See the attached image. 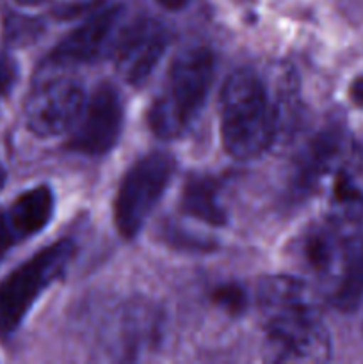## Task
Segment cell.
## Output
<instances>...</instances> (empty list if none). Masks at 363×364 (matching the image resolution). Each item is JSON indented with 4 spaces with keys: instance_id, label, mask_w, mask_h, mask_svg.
<instances>
[{
    "instance_id": "cell-1",
    "label": "cell",
    "mask_w": 363,
    "mask_h": 364,
    "mask_svg": "<svg viewBox=\"0 0 363 364\" xmlns=\"http://www.w3.org/2000/svg\"><path fill=\"white\" fill-rule=\"evenodd\" d=\"M258 306L269 358L278 363H324L331 340L313 295L302 281L270 276L258 284Z\"/></svg>"
},
{
    "instance_id": "cell-2",
    "label": "cell",
    "mask_w": 363,
    "mask_h": 364,
    "mask_svg": "<svg viewBox=\"0 0 363 364\" xmlns=\"http://www.w3.org/2000/svg\"><path fill=\"white\" fill-rule=\"evenodd\" d=\"M216 73L206 46L184 50L171 64L166 82L148 110V124L160 139L182 137L205 107Z\"/></svg>"
},
{
    "instance_id": "cell-3",
    "label": "cell",
    "mask_w": 363,
    "mask_h": 364,
    "mask_svg": "<svg viewBox=\"0 0 363 364\" xmlns=\"http://www.w3.org/2000/svg\"><path fill=\"white\" fill-rule=\"evenodd\" d=\"M221 135L235 160H253L274 142L267 84L251 70H237L221 91Z\"/></svg>"
},
{
    "instance_id": "cell-4",
    "label": "cell",
    "mask_w": 363,
    "mask_h": 364,
    "mask_svg": "<svg viewBox=\"0 0 363 364\" xmlns=\"http://www.w3.org/2000/svg\"><path fill=\"white\" fill-rule=\"evenodd\" d=\"M77 247L63 238L41 249L0 283V336H9L20 327L39 295L66 272Z\"/></svg>"
},
{
    "instance_id": "cell-5",
    "label": "cell",
    "mask_w": 363,
    "mask_h": 364,
    "mask_svg": "<svg viewBox=\"0 0 363 364\" xmlns=\"http://www.w3.org/2000/svg\"><path fill=\"white\" fill-rule=\"evenodd\" d=\"M174 173L167 153H149L134 164L121 180L114 199V224L123 238H134L162 198Z\"/></svg>"
},
{
    "instance_id": "cell-6",
    "label": "cell",
    "mask_w": 363,
    "mask_h": 364,
    "mask_svg": "<svg viewBox=\"0 0 363 364\" xmlns=\"http://www.w3.org/2000/svg\"><path fill=\"white\" fill-rule=\"evenodd\" d=\"M84 107V89L77 80L43 78L25 100V124L38 137H57L77 127Z\"/></svg>"
},
{
    "instance_id": "cell-7",
    "label": "cell",
    "mask_w": 363,
    "mask_h": 364,
    "mask_svg": "<svg viewBox=\"0 0 363 364\" xmlns=\"http://www.w3.org/2000/svg\"><path fill=\"white\" fill-rule=\"evenodd\" d=\"M123 130V102L117 89L102 84L85 102L68 148L88 156H102L120 141Z\"/></svg>"
},
{
    "instance_id": "cell-8",
    "label": "cell",
    "mask_w": 363,
    "mask_h": 364,
    "mask_svg": "<svg viewBox=\"0 0 363 364\" xmlns=\"http://www.w3.org/2000/svg\"><path fill=\"white\" fill-rule=\"evenodd\" d=\"M167 32L159 21L139 20L123 28L114 43L117 73L130 85H142L167 48Z\"/></svg>"
},
{
    "instance_id": "cell-9",
    "label": "cell",
    "mask_w": 363,
    "mask_h": 364,
    "mask_svg": "<svg viewBox=\"0 0 363 364\" xmlns=\"http://www.w3.org/2000/svg\"><path fill=\"white\" fill-rule=\"evenodd\" d=\"M121 18V7L112 6L98 11L82 25L70 32L63 41L46 57L45 70L60 66H73V64L93 63L102 57L110 46L114 48L117 34V23Z\"/></svg>"
},
{
    "instance_id": "cell-10",
    "label": "cell",
    "mask_w": 363,
    "mask_h": 364,
    "mask_svg": "<svg viewBox=\"0 0 363 364\" xmlns=\"http://www.w3.org/2000/svg\"><path fill=\"white\" fill-rule=\"evenodd\" d=\"M356 159L358 149L354 141L340 128H326L308 142L299 156L295 167V188L301 192L312 191L326 174H337L342 171L351 173L356 166Z\"/></svg>"
},
{
    "instance_id": "cell-11",
    "label": "cell",
    "mask_w": 363,
    "mask_h": 364,
    "mask_svg": "<svg viewBox=\"0 0 363 364\" xmlns=\"http://www.w3.org/2000/svg\"><path fill=\"white\" fill-rule=\"evenodd\" d=\"M267 91H269L270 109H273V146H285L298 134L302 112L299 82L294 70L288 66L274 68L270 82L267 84Z\"/></svg>"
},
{
    "instance_id": "cell-12",
    "label": "cell",
    "mask_w": 363,
    "mask_h": 364,
    "mask_svg": "<svg viewBox=\"0 0 363 364\" xmlns=\"http://www.w3.org/2000/svg\"><path fill=\"white\" fill-rule=\"evenodd\" d=\"M299 255L305 265L319 276H331L344 269L347 247L335 224L315 226L302 237Z\"/></svg>"
},
{
    "instance_id": "cell-13",
    "label": "cell",
    "mask_w": 363,
    "mask_h": 364,
    "mask_svg": "<svg viewBox=\"0 0 363 364\" xmlns=\"http://www.w3.org/2000/svg\"><path fill=\"white\" fill-rule=\"evenodd\" d=\"M53 192L46 185L25 191L14 199L6 217L18 242L34 237L48 226L53 215Z\"/></svg>"
},
{
    "instance_id": "cell-14",
    "label": "cell",
    "mask_w": 363,
    "mask_h": 364,
    "mask_svg": "<svg viewBox=\"0 0 363 364\" xmlns=\"http://www.w3.org/2000/svg\"><path fill=\"white\" fill-rule=\"evenodd\" d=\"M182 212L210 226L228 223L226 208L219 199V183L210 176H192L182 192Z\"/></svg>"
},
{
    "instance_id": "cell-15",
    "label": "cell",
    "mask_w": 363,
    "mask_h": 364,
    "mask_svg": "<svg viewBox=\"0 0 363 364\" xmlns=\"http://www.w3.org/2000/svg\"><path fill=\"white\" fill-rule=\"evenodd\" d=\"M333 194H331V206H333L335 224H351L362 219L363 215V194L354 181L351 180V173L335 174Z\"/></svg>"
},
{
    "instance_id": "cell-16",
    "label": "cell",
    "mask_w": 363,
    "mask_h": 364,
    "mask_svg": "<svg viewBox=\"0 0 363 364\" xmlns=\"http://www.w3.org/2000/svg\"><path fill=\"white\" fill-rule=\"evenodd\" d=\"M344 279L335 294V304L340 309H354L363 297V255L345 259Z\"/></svg>"
},
{
    "instance_id": "cell-17",
    "label": "cell",
    "mask_w": 363,
    "mask_h": 364,
    "mask_svg": "<svg viewBox=\"0 0 363 364\" xmlns=\"http://www.w3.org/2000/svg\"><path fill=\"white\" fill-rule=\"evenodd\" d=\"M43 23L38 18L20 16V14H13L7 18L6 31L7 39L14 45H27V43L34 41L41 32Z\"/></svg>"
},
{
    "instance_id": "cell-18",
    "label": "cell",
    "mask_w": 363,
    "mask_h": 364,
    "mask_svg": "<svg viewBox=\"0 0 363 364\" xmlns=\"http://www.w3.org/2000/svg\"><path fill=\"white\" fill-rule=\"evenodd\" d=\"M212 301L231 315H241L248 306V295L238 284H221L212 291Z\"/></svg>"
},
{
    "instance_id": "cell-19",
    "label": "cell",
    "mask_w": 363,
    "mask_h": 364,
    "mask_svg": "<svg viewBox=\"0 0 363 364\" xmlns=\"http://www.w3.org/2000/svg\"><path fill=\"white\" fill-rule=\"evenodd\" d=\"M18 82V64L9 53L0 52V98H6Z\"/></svg>"
},
{
    "instance_id": "cell-20",
    "label": "cell",
    "mask_w": 363,
    "mask_h": 364,
    "mask_svg": "<svg viewBox=\"0 0 363 364\" xmlns=\"http://www.w3.org/2000/svg\"><path fill=\"white\" fill-rule=\"evenodd\" d=\"M14 244H18V240L14 237L13 230H11L9 223H7L6 212H0V262L6 258V255Z\"/></svg>"
},
{
    "instance_id": "cell-21",
    "label": "cell",
    "mask_w": 363,
    "mask_h": 364,
    "mask_svg": "<svg viewBox=\"0 0 363 364\" xmlns=\"http://www.w3.org/2000/svg\"><path fill=\"white\" fill-rule=\"evenodd\" d=\"M349 96H351V102L356 107L363 109V75L362 77H356L352 80L351 87H349Z\"/></svg>"
},
{
    "instance_id": "cell-22",
    "label": "cell",
    "mask_w": 363,
    "mask_h": 364,
    "mask_svg": "<svg viewBox=\"0 0 363 364\" xmlns=\"http://www.w3.org/2000/svg\"><path fill=\"white\" fill-rule=\"evenodd\" d=\"M157 2H159L160 6L166 7V9H169V11H180V9H184L185 6H187L189 0H157Z\"/></svg>"
},
{
    "instance_id": "cell-23",
    "label": "cell",
    "mask_w": 363,
    "mask_h": 364,
    "mask_svg": "<svg viewBox=\"0 0 363 364\" xmlns=\"http://www.w3.org/2000/svg\"><path fill=\"white\" fill-rule=\"evenodd\" d=\"M6 181H7V173H6V169H4L2 164H0V191H2V188H4Z\"/></svg>"
},
{
    "instance_id": "cell-24",
    "label": "cell",
    "mask_w": 363,
    "mask_h": 364,
    "mask_svg": "<svg viewBox=\"0 0 363 364\" xmlns=\"http://www.w3.org/2000/svg\"><path fill=\"white\" fill-rule=\"evenodd\" d=\"M16 2L21 4V6H34V4L43 2V0H16Z\"/></svg>"
}]
</instances>
